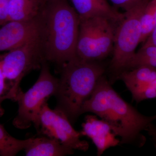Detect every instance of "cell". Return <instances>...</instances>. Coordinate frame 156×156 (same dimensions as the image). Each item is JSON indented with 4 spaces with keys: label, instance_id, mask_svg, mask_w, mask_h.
Wrapping results in <instances>:
<instances>
[{
    "label": "cell",
    "instance_id": "obj_1",
    "mask_svg": "<svg viewBox=\"0 0 156 156\" xmlns=\"http://www.w3.org/2000/svg\"><path fill=\"white\" fill-rule=\"evenodd\" d=\"M91 112L108 124L116 136H120V144L141 147L145 137L141 132L146 131L156 119V115H144L125 101L112 87L109 81L102 75L95 89L84 102L81 113Z\"/></svg>",
    "mask_w": 156,
    "mask_h": 156
},
{
    "label": "cell",
    "instance_id": "obj_2",
    "mask_svg": "<svg viewBox=\"0 0 156 156\" xmlns=\"http://www.w3.org/2000/svg\"><path fill=\"white\" fill-rule=\"evenodd\" d=\"M41 10L40 38L46 61L62 66L76 56L80 20L65 0H50Z\"/></svg>",
    "mask_w": 156,
    "mask_h": 156
},
{
    "label": "cell",
    "instance_id": "obj_3",
    "mask_svg": "<svg viewBox=\"0 0 156 156\" xmlns=\"http://www.w3.org/2000/svg\"><path fill=\"white\" fill-rule=\"evenodd\" d=\"M105 72L103 64L76 56L62 66L55 96L56 108L63 112L73 124L81 115L83 104L92 94Z\"/></svg>",
    "mask_w": 156,
    "mask_h": 156
},
{
    "label": "cell",
    "instance_id": "obj_4",
    "mask_svg": "<svg viewBox=\"0 0 156 156\" xmlns=\"http://www.w3.org/2000/svg\"><path fill=\"white\" fill-rule=\"evenodd\" d=\"M40 35L0 55L1 67L8 92L7 99L15 101L21 90L20 84L23 78L32 70L41 67L46 61Z\"/></svg>",
    "mask_w": 156,
    "mask_h": 156
},
{
    "label": "cell",
    "instance_id": "obj_5",
    "mask_svg": "<svg viewBox=\"0 0 156 156\" xmlns=\"http://www.w3.org/2000/svg\"><path fill=\"white\" fill-rule=\"evenodd\" d=\"M41 68L40 76L33 86L26 92L20 90L15 99L18 110L13 124L18 129H27L32 124L37 129L43 105L56 94L58 79L51 74L47 61L43 62Z\"/></svg>",
    "mask_w": 156,
    "mask_h": 156
},
{
    "label": "cell",
    "instance_id": "obj_6",
    "mask_svg": "<svg viewBox=\"0 0 156 156\" xmlns=\"http://www.w3.org/2000/svg\"><path fill=\"white\" fill-rule=\"evenodd\" d=\"M148 3H143L126 11L124 18L115 32L113 55L109 68L115 73V79L126 70L135 54L136 47L140 43V18Z\"/></svg>",
    "mask_w": 156,
    "mask_h": 156
},
{
    "label": "cell",
    "instance_id": "obj_7",
    "mask_svg": "<svg viewBox=\"0 0 156 156\" xmlns=\"http://www.w3.org/2000/svg\"><path fill=\"white\" fill-rule=\"evenodd\" d=\"M37 129L45 136L57 140L74 150L86 152L89 149V143L81 140L80 132L74 129L66 115L58 109H51L47 103L42 107Z\"/></svg>",
    "mask_w": 156,
    "mask_h": 156
},
{
    "label": "cell",
    "instance_id": "obj_8",
    "mask_svg": "<svg viewBox=\"0 0 156 156\" xmlns=\"http://www.w3.org/2000/svg\"><path fill=\"white\" fill-rule=\"evenodd\" d=\"M40 14L27 21H11L0 26V52L9 51L39 36Z\"/></svg>",
    "mask_w": 156,
    "mask_h": 156
},
{
    "label": "cell",
    "instance_id": "obj_9",
    "mask_svg": "<svg viewBox=\"0 0 156 156\" xmlns=\"http://www.w3.org/2000/svg\"><path fill=\"white\" fill-rule=\"evenodd\" d=\"M82 126L81 135L92 140L97 148L98 156H101L110 147L120 144V140L116 138L108 124L102 119H98L96 116L87 115Z\"/></svg>",
    "mask_w": 156,
    "mask_h": 156
},
{
    "label": "cell",
    "instance_id": "obj_10",
    "mask_svg": "<svg viewBox=\"0 0 156 156\" xmlns=\"http://www.w3.org/2000/svg\"><path fill=\"white\" fill-rule=\"evenodd\" d=\"M103 17H95L80 20L76 53L79 58L95 61V50L98 34Z\"/></svg>",
    "mask_w": 156,
    "mask_h": 156
},
{
    "label": "cell",
    "instance_id": "obj_11",
    "mask_svg": "<svg viewBox=\"0 0 156 156\" xmlns=\"http://www.w3.org/2000/svg\"><path fill=\"white\" fill-rule=\"evenodd\" d=\"M80 20L95 17H104L113 22L120 21L125 14L115 10L106 0H70Z\"/></svg>",
    "mask_w": 156,
    "mask_h": 156
},
{
    "label": "cell",
    "instance_id": "obj_12",
    "mask_svg": "<svg viewBox=\"0 0 156 156\" xmlns=\"http://www.w3.org/2000/svg\"><path fill=\"white\" fill-rule=\"evenodd\" d=\"M27 156H62L73 154L74 150L48 136L31 137L24 149Z\"/></svg>",
    "mask_w": 156,
    "mask_h": 156
},
{
    "label": "cell",
    "instance_id": "obj_13",
    "mask_svg": "<svg viewBox=\"0 0 156 156\" xmlns=\"http://www.w3.org/2000/svg\"><path fill=\"white\" fill-rule=\"evenodd\" d=\"M131 93L149 85L156 78V68L150 66H139L123 72L119 76Z\"/></svg>",
    "mask_w": 156,
    "mask_h": 156
},
{
    "label": "cell",
    "instance_id": "obj_14",
    "mask_svg": "<svg viewBox=\"0 0 156 156\" xmlns=\"http://www.w3.org/2000/svg\"><path fill=\"white\" fill-rule=\"evenodd\" d=\"M38 0H9L8 14L9 21L31 20L40 14Z\"/></svg>",
    "mask_w": 156,
    "mask_h": 156
},
{
    "label": "cell",
    "instance_id": "obj_15",
    "mask_svg": "<svg viewBox=\"0 0 156 156\" xmlns=\"http://www.w3.org/2000/svg\"><path fill=\"white\" fill-rule=\"evenodd\" d=\"M30 140L16 139L7 132L0 124V156H14L20 151L24 150Z\"/></svg>",
    "mask_w": 156,
    "mask_h": 156
},
{
    "label": "cell",
    "instance_id": "obj_16",
    "mask_svg": "<svg viewBox=\"0 0 156 156\" xmlns=\"http://www.w3.org/2000/svg\"><path fill=\"white\" fill-rule=\"evenodd\" d=\"M142 66L156 68V47L141 48L131 58L126 71Z\"/></svg>",
    "mask_w": 156,
    "mask_h": 156
},
{
    "label": "cell",
    "instance_id": "obj_17",
    "mask_svg": "<svg viewBox=\"0 0 156 156\" xmlns=\"http://www.w3.org/2000/svg\"><path fill=\"white\" fill-rule=\"evenodd\" d=\"M140 43H144L156 26V0H150L147 3L140 18Z\"/></svg>",
    "mask_w": 156,
    "mask_h": 156
},
{
    "label": "cell",
    "instance_id": "obj_18",
    "mask_svg": "<svg viewBox=\"0 0 156 156\" xmlns=\"http://www.w3.org/2000/svg\"><path fill=\"white\" fill-rule=\"evenodd\" d=\"M131 94L132 98L137 103L146 99L156 98V89L151 83L140 88L131 93Z\"/></svg>",
    "mask_w": 156,
    "mask_h": 156
},
{
    "label": "cell",
    "instance_id": "obj_19",
    "mask_svg": "<svg viewBox=\"0 0 156 156\" xmlns=\"http://www.w3.org/2000/svg\"><path fill=\"white\" fill-rule=\"evenodd\" d=\"M115 6L126 11H129L143 3L148 2L150 0H110Z\"/></svg>",
    "mask_w": 156,
    "mask_h": 156
},
{
    "label": "cell",
    "instance_id": "obj_20",
    "mask_svg": "<svg viewBox=\"0 0 156 156\" xmlns=\"http://www.w3.org/2000/svg\"><path fill=\"white\" fill-rule=\"evenodd\" d=\"M7 87H6L5 78L2 70L1 65L0 56V117H2L5 113V110L2 106V103L4 100L7 99Z\"/></svg>",
    "mask_w": 156,
    "mask_h": 156
},
{
    "label": "cell",
    "instance_id": "obj_21",
    "mask_svg": "<svg viewBox=\"0 0 156 156\" xmlns=\"http://www.w3.org/2000/svg\"><path fill=\"white\" fill-rule=\"evenodd\" d=\"M9 1L0 0V26L9 22L8 9Z\"/></svg>",
    "mask_w": 156,
    "mask_h": 156
},
{
    "label": "cell",
    "instance_id": "obj_22",
    "mask_svg": "<svg viewBox=\"0 0 156 156\" xmlns=\"http://www.w3.org/2000/svg\"><path fill=\"white\" fill-rule=\"evenodd\" d=\"M148 47H156V26L144 42L141 48Z\"/></svg>",
    "mask_w": 156,
    "mask_h": 156
},
{
    "label": "cell",
    "instance_id": "obj_23",
    "mask_svg": "<svg viewBox=\"0 0 156 156\" xmlns=\"http://www.w3.org/2000/svg\"><path fill=\"white\" fill-rule=\"evenodd\" d=\"M149 135L151 137L154 142V145L156 149V128L152 124L147 129Z\"/></svg>",
    "mask_w": 156,
    "mask_h": 156
},
{
    "label": "cell",
    "instance_id": "obj_24",
    "mask_svg": "<svg viewBox=\"0 0 156 156\" xmlns=\"http://www.w3.org/2000/svg\"><path fill=\"white\" fill-rule=\"evenodd\" d=\"M151 84L156 90V78L151 83Z\"/></svg>",
    "mask_w": 156,
    "mask_h": 156
},
{
    "label": "cell",
    "instance_id": "obj_25",
    "mask_svg": "<svg viewBox=\"0 0 156 156\" xmlns=\"http://www.w3.org/2000/svg\"><path fill=\"white\" fill-rule=\"evenodd\" d=\"M50 0H40V2H49Z\"/></svg>",
    "mask_w": 156,
    "mask_h": 156
},
{
    "label": "cell",
    "instance_id": "obj_26",
    "mask_svg": "<svg viewBox=\"0 0 156 156\" xmlns=\"http://www.w3.org/2000/svg\"><path fill=\"white\" fill-rule=\"evenodd\" d=\"M38 1H39V2H40V0H38Z\"/></svg>",
    "mask_w": 156,
    "mask_h": 156
},
{
    "label": "cell",
    "instance_id": "obj_27",
    "mask_svg": "<svg viewBox=\"0 0 156 156\" xmlns=\"http://www.w3.org/2000/svg\"><path fill=\"white\" fill-rule=\"evenodd\" d=\"M155 128H156V127H155Z\"/></svg>",
    "mask_w": 156,
    "mask_h": 156
}]
</instances>
